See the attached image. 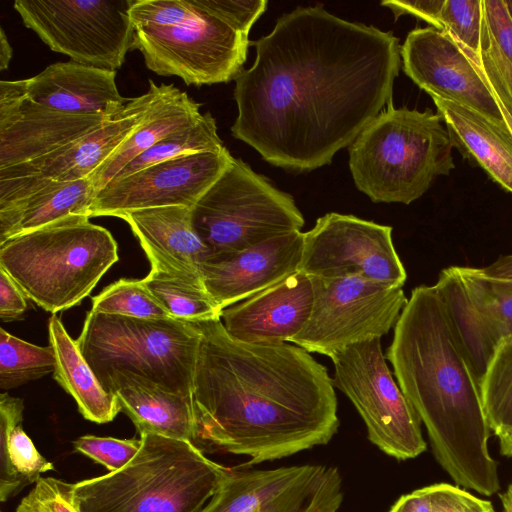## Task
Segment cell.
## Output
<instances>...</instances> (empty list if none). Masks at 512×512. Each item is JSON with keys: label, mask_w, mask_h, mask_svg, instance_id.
Wrapping results in <instances>:
<instances>
[{"label": "cell", "mask_w": 512, "mask_h": 512, "mask_svg": "<svg viewBox=\"0 0 512 512\" xmlns=\"http://www.w3.org/2000/svg\"><path fill=\"white\" fill-rule=\"evenodd\" d=\"M401 57L406 75L431 98L475 110L507 127L482 67H477L445 31L432 26L410 31Z\"/></svg>", "instance_id": "2e32d148"}, {"label": "cell", "mask_w": 512, "mask_h": 512, "mask_svg": "<svg viewBox=\"0 0 512 512\" xmlns=\"http://www.w3.org/2000/svg\"><path fill=\"white\" fill-rule=\"evenodd\" d=\"M73 445L76 451L113 472L132 460L140 449L141 440L85 435L76 439Z\"/></svg>", "instance_id": "8d00e7d4"}, {"label": "cell", "mask_w": 512, "mask_h": 512, "mask_svg": "<svg viewBox=\"0 0 512 512\" xmlns=\"http://www.w3.org/2000/svg\"><path fill=\"white\" fill-rule=\"evenodd\" d=\"M389 512H432L428 487L402 495Z\"/></svg>", "instance_id": "f6af8a7d"}, {"label": "cell", "mask_w": 512, "mask_h": 512, "mask_svg": "<svg viewBox=\"0 0 512 512\" xmlns=\"http://www.w3.org/2000/svg\"><path fill=\"white\" fill-rule=\"evenodd\" d=\"M24 402L8 393L0 395V501L16 496L53 470L23 429Z\"/></svg>", "instance_id": "f1b7e54d"}, {"label": "cell", "mask_w": 512, "mask_h": 512, "mask_svg": "<svg viewBox=\"0 0 512 512\" xmlns=\"http://www.w3.org/2000/svg\"><path fill=\"white\" fill-rule=\"evenodd\" d=\"M253 44L254 64L234 79L231 132L274 166L330 163L392 101L401 48L391 32L297 7Z\"/></svg>", "instance_id": "6da1fadb"}, {"label": "cell", "mask_w": 512, "mask_h": 512, "mask_svg": "<svg viewBox=\"0 0 512 512\" xmlns=\"http://www.w3.org/2000/svg\"><path fill=\"white\" fill-rule=\"evenodd\" d=\"M25 295L11 276L0 267V316L3 321L20 317L27 308Z\"/></svg>", "instance_id": "ee69618b"}, {"label": "cell", "mask_w": 512, "mask_h": 512, "mask_svg": "<svg viewBox=\"0 0 512 512\" xmlns=\"http://www.w3.org/2000/svg\"><path fill=\"white\" fill-rule=\"evenodd\" d=\"M142 281L171 318L192 323L221 318L201 279L151 266Z\"/></svg>", "instance_id": "f546056e"}, {"label": "cell", "mask_w": 512, "mask_h": 512, "mask_svg": "<svg viewBox=\"0 0 512 512\" xmlns=\"http://www.w3.org/2000/svg\"><path fill=\"white\" fill-rule=\"evenodd\" d=\"M481 269L484 273L491 276L509 278L512 276V254L501 256L490 265Z\"/></svg>", "instance_id": "bcb514c9"}, {"label": "cell", "mask_w": 512, "mask_h": 512, "mask_svg": "<svg viewBox=\"0 0 512 512\" xmlns=\"http://www.w3.org/2000/svg\"><path fill=\"white\" fill-rule=\"evenodd\" d=\"M95 196L90 178L69 182L47 179L26 199L0 211V244L73 215L89 216Z\"/></svg>", "instance_id": "4316f807"}, {"label": "cell", "mask_w": 512, "mask_h": 512, "mask_svg": "<svg viewBox=\"0 0 512 512\" xmlns=\"http://www.w3.org/2000/svg\"><path fill=\"white\" fill-rule=\"evenodd\" d=\"M116 217L128 223L151 266L201 279L200 265L211 251L193 228L190 207L149 208Z\"/></svg>", "instance_id": "7402d4cb"}, {"label": "cell", "mask_w": 512, "mask_h": 512, "mask_svg": "<svg viewBox=\"0 0 512 512\" xmlns=\"http://www.w3.org/2000/svg\"><path fill=\"white\" fill-rule=\"evenodd\" d=\"M428 487L432 512H495L490 501L447 483Z\"/></svg>", "instance_id": "60d3db41"}, {"label": "cell", "mask_w": 512, "mask_h": 512, "mask_svg": "<svg viewBox=\"0 0 512 512\" xmlns=\"http://www.w3.org/2000/svg\"><path fill=\"white\" fill-rule=\"evenodd\" d=\"M103 387L116 395L139 435L154 433L194 442L193 397L131 374L116 375Z\"/></svg>", "instance_id": "603a6c76"}, {"label": "cell", "mask_w": 512, "mask_h": 512, "mask_svg": "<svg viewBox=\"0 0 512 512\" xmlns=\"http://www.w3.org/2000/svg\"><path fill=\"white\" fill-rule=\"evenodd\" d=\"M481 67L493 93L512 117V64L499 50L486 23Z\"/></svg>", "instance_id": "f35d334b"}, {"label": "cell", "mask_w": 512, "mask_h": 512, "mask_svg": "<svg viewBox=\"0 0 512 512\" xmlns=\"http://www.w3.org/2000/svg\"><path fill=\"white\" fill-rule=\"evenodd\" d=\"M298 271L309 277L356 275L396 287L407 279L392 227L334 212L304 233Z\"/></svg>", "instance_id": "4fadbf2b"}, {"label": "cell", "mask_w": 512, "mask_h": 512, "mask_svg": "<svg viewBox=\"0 0 512 512\" xmlns=\"http://www.w3.org/2000/svg\"><path fill=\"white\" fill-rule=\"evenodd\" d=\"M191 219L211 256L242 251L304 225L291 195L236 158L191 208Z\"/></svg>", "instance_id": "9c48e42d"}, {"label": "cell", "mask_w": 512, "mask_h": 512, "mask_svg": "<svg viewBox=\"0 0 512 512\" xmlns=\"http://www.w3.org/2000/svg\"><path fill=\"white\" fill-rule=\"evenodd\" d=\"M60 112L28 99L25 80L0 82V169L45 157L107 121Z\"/></svg>", "instance_id": "e0dca14e"}, {"label": "cell", "mask_w": 512, "mask_h": 512, "mask_svg": "<svg viewBox=\"0 0 512 512\" xmlns=\"http://www.w3.org/2000/svg\"><path fill=\"white\" fill-rule=\"evenodd\" d=\"M453 148L438 113L390 101L349 146V167L373 202L410 204L455 168Z\"/></svg>", "instance_id": "5b68a950"}, {"label": "cell", "mask_w": 512, "mask_h": 512, "mask_svg": "<svg viewBox=\"0 0 512 512\" xmlns=\"http://www.w3.org/2000/svg\"><path fill=\"white\" fill-rule=\"evenodd\" d=\"M453 147L512 193V134L475 110L432 98Z\"/></svg>", "instance_id": "cb8c5ba5"}, {"label": "cell", "mask_w": 512, "mask_h": 512, "mask_svg": "<svg viewBox=\"0 0 512 512\" xmlns=\"http://www.w3.org/2000/svg\"><path fill=\"white\" fill-rule=\"evenodd\" d=\"M329 358L333 385L358 411L370 442L398 460L426 450L420 417L393 379L380 338L350 345Z\"/></svg>", "instance_id": "30bf717a"}, {"label": "cell", "mask_w": 512, "mask_h": 512, "mask_svg": "<svg viewBox=\"0 0 512 512\" xmlns=\"http://www.w3.org/2000/svg\"><path fill=\"white\" fill-rule=\"evenodd\" d=\"M441 24L443 31L481 68L485 33L483 0H445Z\"/></svg>", "instance_id": "d590c367"}, {"label": "cell", "mask_w": 512, "mask_h": 512, "mask_svg": "<svg viewBox=\"0 0 512 512\" xmlns=\"http://www.w3.org/2000/svg\"><path fill=\"white\" fill-rule=\"evenodd\" d=\"M478 311L503 340L512 338V279L491 276L481 268L456 266Z\"/></svg>", "instance_id": "1f68e13d"}, {"label": "cell", "mask_w": 512, "mask_h": 512, "mask_svg": "<svg viewBox=\"0 0 512 512\" xmlns=\"http://www.w3.org/2000/svg\"><path fill=\"white\" fill-rule=\"evenodd\" d=\"M48 331L50 346L56 357L54 379L73 397L85 419L98 424L114 420L121 411L116 395L104 389L76 340L69 336L55 314L49 319Z\"/></svg>", "instance_id": "484cf974"}, {"label": "cell", "mask_w": 512, "mask_h": 512, "mask_svg": "<svg viewBox=\"0 0 512 512\" xmlns=\"http://www.w3.org/2000/svg\"><path fill=\"white\" fill-rule=\"evenodd\" d=\"M224 145L210 112L193 126L171 134L128 163L114 178L123 177L148 166L183 155L220 151ZM113 178V179H114Z\"/></svg>", "instance_id": "d6a6232c"}, {"label": "cell", "mask_w": 512, "mask_h": 512, "mask_svg": "<svg viewBox=\"0 0 512 512\" xmlns=\"http://www.w3.org/2000/svg\"><path fill=\"white\" fill-rule=\"evenodd\" d=\"M220 151L175 157L129 175L114 178L100 189L89 216H113L125 212L167 207L192 208L233 161Z\"/></svg>", "instance_id": "9a60e30c"}, {"label": "cell", "mask_w": 512, "mask_h": 512, "mask_svg": "<svg viewBox=\"0 0 512 512\" xmlns=\"http://www.w3.org/2000/svg\"><path fill=\"white\" fill-rule=\"evenodd\" d=\"M304 233L293 231L231 254L209 257L200 265L205 289L221 310L298 271Z\"/></svg>", "instance_id": "ac0fdd59"}, {"label": "cell", "mask_w": 512, "mask_h": 512, "mask_svg": "<svg viewBox=\"0 0 512 512\" xmlns=\"http://www.w3.org/2000/svg\"><path fill=\"white\" fill-rule=\"evenodd\" d=\"M314 303L309 276L297 271L221 312L226 332L250 344L290 342L308 322Z\"/></svg>", "instance_id": "d6986e66"}, {"label": "cell", "mask_w": 512, "mask_h": 512, "mask_svg": "<svg viewBox=\"0 0 512 512\" xmlns=\"http://www.w3.org/2000/svg\"><path fill=\"white\" fill-rule=\"evenodd\" d=\"M123 468L73 484L79 512H200L217 491L226 466L187 440L154 433Z\"/></svg>", "instance_id": "277c9868"}, {"label": "cell", "mask_w": 512, "mask_h": 512, "mask_svg": "<svg viewBox=\"0 0 512 512\" xmlns=\"http://www.w3.org/2000/svg\"><path fill=\"white\" fill-rule=\"evenodd\" d=\"M209 13L234 30L248 35L254 22L266 10V0H197Z\"/></svg>", "instance_id": "ab89813d"}, {"label": "cell", "mask_w": 512, "mask_h": 512, "mask_svg": "<svg viewBox=\"0 0 512 512\" xmlns=\"http://www.w3.org/2000/svg\"><path fill=\"white\" fill-rule=\"evenodd\" d=\"M157 88L149 80V90L129 99L115 118L45 157L0 169V177L31 175L61 182L89 178L144 121Z\"/></svg>", "instance_id": "ffe728a7"}, {"label": "cell", "mask_w": 512, "mask_h": 512, "mask_svg": "<svg viewBox=\"0 0 512 512\" xmlns=\"http://www.w3.org/2000/svg\"><path fill=\"white\" fill-rule=\"evenodd\" d=\"M200 341L198 323L93 311L76 339L102 386L116 375L131 374L190 397Z\"/></svg>", "instance_id": "ba28073f"}, {"label": "cell", "mask_w": 512, "mask_h": 512, "mask_svg": "<svg viewBox=\"0 0 512 512\" xmlns=\"http://www.w3.org/2000/svg\"><path fill=\"white\" fill-rule=\"evenodd\" d=\"M52 347L37 346L0 329V388L10 390L53 373Z\"/></svg>", "instance_id": "836d02e7"}, {"label": "cell", "mask_w": 512, "mask_h": 512, "mask_svg": "<svg viewBox=\"0 0 512 512\" xmlns=\"http://www.w3.org/2000/svg\"><path fill=\"white\" fill-rule=\"evenodd\" d=\"M385 357L441 467L457 485L495 494L500 482L479 383L434 285L412 290Z\"/></svg>", "instance_id": "3957f363"}, {"label": "cell", "mask_w": 512, "mask_h": 512, "mask_svg": "<svg viewBox=\"0 0 512 512\" xmlns=\"http://www.w3.org/2000/svg\"><path fill=\"white\" fill-rule=\"evenodd\" d=\"M201 105L174 84H160L144 121L89 178L97 192L128 163L160 140L195 125Z\"/></svg>", "instance_id": "d4e9b609"}, {"label": "cell", "mask_w": 512, "mask_h": 512, "mask_svg": "<svg viewBox=\"0 0 512 512\" xmlns=\"http://www.w3.org/2000/svg\"><path fill=\"white\" fill-rule=\"evenodd\" d=\"M483 9L491 37L512 64V18L505 0H483Z\"/></svg>", "instance_id": "b9f144b4"}, {"label": "cell", "mask_w": 512, "mask_h": 512, "mask_svg": "<svg viewBox=\"0 0 512 512\" xmlns=\"http://www.w3.org/2000/svg\"><path fill=\"white\" fill-rule=\"evenodd\" d=\"M118 259L112 234L86 215L0 244V267L27 298L52 314L79 304Z\"/></svg>", "instance_id": "8992f818"}, {"label": "cell", "mask_w": 512, "mask_h": 512, "mask_svg": "<svg viewBox=\"0 0 512 512\" xmlns=\"http://www.w3.org/2000/svg\"><path fill=\"white\" fill-rule=\"evenodd\" d=\"M16 512H79L73 502V484L41 477L21 499Z\"/></svg>", "instance_id": "74e56055"}, {"label": "cell", "mask_w": 512, "mask_h": 512, "mask_svg": "<svg viewBox=\"0 0 512 512\" xmlns=\"http://www.w3.org/2000/svg\"><path fill=\"white\" fill-rule=\"evenodd\" d=\"M434 286L453 334L480 384L503 339L471 301L456 266L443 269Z\"/></svg>", "instance_id": "83f0119b"}, {"label": "cell", "mask_w": 512, "mask_h": 512, "mask_svg": "<svg viewBox=\"0 0 512 512\" xmlns=\"http://www.w3.org/2000/svg\"><path fill=\"white\" fill-rule=\"evenodd\" d=\"M116 71L75 61L56 62L24 79L28 99L48 108L76 115L118 116L129 99L121 96Z\"/></svg>", "instance_id": "44dd1931"}, {"label": "cell", "mask_w": 512, "mask_h": 512, "mask_svg": "<svg viewBox=\"0 0 512 512\" xmlns=\"http://www.w3.org/2000/svg\"><path fill=\"white\" fill-rule=\"evenodd\" d=\"M132 49L160 76L187 85L229 82L246 61L248 35L215 17L197 0H130Z\"/></svg>", "instance_id": "52a82bcc"}, {"label": "cell", "mask_w": 512, "mask_h": 512, "mask_svg": "<svg viewBox=\"0 0 512 512\" xmlns=\"http://www.w3.org/2000/svg\"><path fill=\"white\" fill-rule=\"evenodd\" d=\"M310 278L312 312L290 341L309 353L330 357L350 345L381 339L395 327L408 301L402 287L361 276Z\"/></svg>", "instance_id": "8fae6325"}, {"label": "cell", "mask_w": 512, "mask_h": 512, "mask_svg": "<svg viewBox=\"0 0 512 512\" xmlns=\"http://www.w3.org/2000/svg\"><path fill=\"white\" fill-rule=\"evenodd\" d=\"M444 3L445 0H385L381 2V5L388 7L393 12L395 19L408 14L428 22L436 29L443 30L441 13Z\"/></svg>", "instance_id": "7bdbcfd3"}, {"label": "cell", "mask_w": 512, "mask_h": 512, "mask_svg": "<svg viewBox=\"0 0 512 512\" xmlns=\"http://www.w3.org/2000/svg\"><path fill=\"white\" fill-rule=\"evenodd\" d=\"M509 278H511V279H512V276H511V277H509Z\"/></svg>", "instance_id": "816d5d0a"}, {"label": "cell", "mask_w": 512, "mask_h": 512, "mask_svg": "<svg viewBox=\"0 0 512 512\" xmlns=\"http://www.w3.org/2000/svg\"><path fill=\"white\" fill-rule=\"evenodd\" d=\"M343 501L337 468L302 465L254 470L228 467L200 512H337Z\"/></svg>", "instance_id": "5bb4252c"}, {"label": "cell", "mask_w": 512, "mask_h": 512, "mask_svg": "<svg viewBox=\"0 0 512 512\" xmlns=\"http://www.w3.org/2000/svg\"><path fill=\"white\" fill-rule=\"evenodd\" d=\"M23 24L52 51L116 71L132 49L130 0H16Z\"/></svg>", "instance_id": "7c38bea8"}, {"label": "cell", "mask_w": 512, "mask_h": 512, "mask_svg": "<svg viewBox=\"0 0 512 512\" xmlns=\"http://www.w3.org/2000/svg\"><path fill=\"white\" fill-rule=\"evenodd\" d=\"M193 381L195 436L203 452L285 458L327 444L337 433V398L325 366L290 343L232 338L221 319L198 323Z\"/></svg>", "instance_id": "7a4b0ae2"}, {"label": "cell", "mask_w": 512, "mask_h": 512, "mask_svg": "<svg viewBox=\"0 0 512 512\" xmlns=\"http://www.w3.org/2000/svg\"><path fill=\"white\" fill-rule=\"evenodd\" d=\"M91 311L143 319L171 318L142 280L119 279L92 297Z\"/></svg>", "instance_id": "e575fe53"}, {"label": "cell", "mask_w": 512, "mask_h": 512, "mask_svg": "<svg viewBox=\"0 0 512 512\" xmlns=\"http://www.w3.org/2000/svg\"><path fill=\"white\" fill-rule=\"evenodd\" d=\"M13 55V49L10 45L7 35L2 27H0V71L8 69L9 63Z\"/></svg>", "instance_id": "7dc6e473"}, {"label": "cell", "mask_w": 512, "mask_h": 512, "mask_svg": "<svg viewBox=\"0 0 512 512\" xmlns=\"http://www.w3.org/2000/svg\"><path fill=\"white\" fill-rule=\"evenodd\" d=\"M506 2V5H507V8H508V11L510 13V16L512 18V0H505Z\"/></svg>", "instance_id": "f907efd6"}, {"label": "cell", "mask_w": 512, "mask_h": 512, "mask_svg": "<svg viewBox=\"0 0 512 512\" xmlns=\"http://www.w3.org/2000/svg\"><path fill=\"white\" fill-rule=\"evenodd\" d=\"M496 96V95H495ZM496 100L499 104V107L502 111V114H503V117H504V121H505V124L508 128V130L510 131V133L512 134V117L511 115L508 113V111L506 110V108L504 107V105L501 103V101L497 98L496 96Z\"/></svg>", "instance_id": "681fc988"}, {"label": "cell", "mask_w": 512, "mask_h": 512, "mask_svg": "<svg viewBox=\"0 0 512 512\" xmlns=\"http://www.w3.org/2000/svg\"><path fill=\"white\" fill-rule=\"evenodd\" d=\"M503 512H512V482L507 487L506 491L499 495Z\"/></svg>", "instance_id": "c3c4849f"}, {"label": "cell", "mask_w": 512, "mask_h": 512, "mask_svg": "<svg viewBox=\"0 0 512 512\" xmlns=\"http://www.w3.org/2000/svg\"><path fill=\"white\" fill-rule=\"evenodd\" d=\"M479 387L487 423L499 439L500 453L512 458V338L499 344Z\"/></svg>", "instance_id": "4dcf8cb0"}]
</instances>
